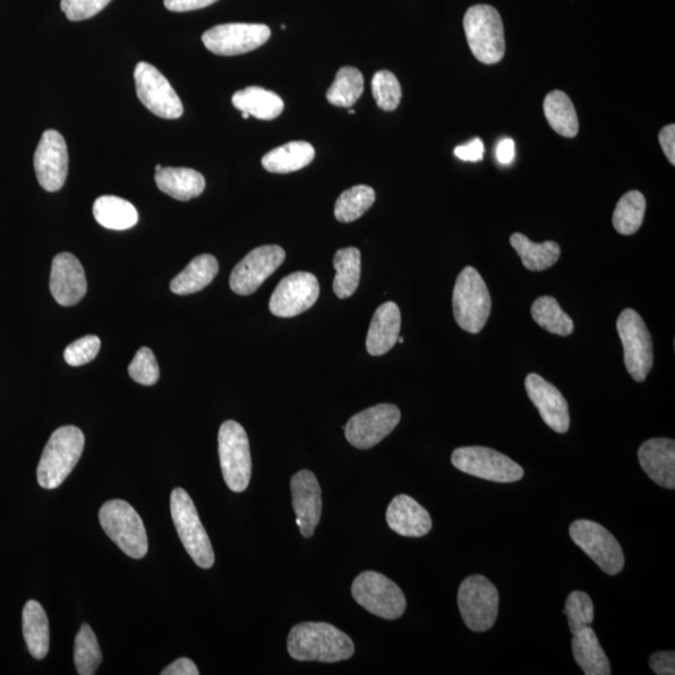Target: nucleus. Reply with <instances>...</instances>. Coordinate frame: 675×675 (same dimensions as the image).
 Listing matches in <instances>:
<instances>
[{"label": "nucleus", "mask_w": 675, "mask_h": 675, "mask_svg": "<svg viewBox=\"0 0 675 675\" xmlns=\"http://www.w3.org/2000/svg\"><path fill=\"white\" fill-rule=\"evenodd\" d=\"M159 190L177 201H191L205 190V179L191 168H161L156 173Z\"/></svg>", "instance_id": "393cba45"}, {"label": "nucleus", "mask_w": 675, "mask_h": 675, "mask_svg": "<svg viewBox=\"0 0 675 675\" xmlns=\"http://www.w3.org/2000/svg\"><path fill=\"white\" fill-rule=\"evenodd\" d=\"M571 647H574L575 660L586 675L612 674L608 656L604 653L591 626L574 636Z\"/></svg>", "instance_id": "c85d7f7f"}, {"label": "nucleus", "mask_w": 675, "mask_h": 675, "mask_svg": "<svg viewBox=\"0 0 675 675\" xmlns=\"http://www.w3.org/2000/svg\"><path fill=\"white\" fill-rule=\"evenodd\" d=\"M375 192L369 185H355L340 194L335 208V216L341 224H352L372 208Z\"/></svg>", "instance_id": "4c0bfd02"}, {"label": "nucleus", "mask_w": 675, "mask_h": 675, "mask_svg": "<svg viewBox=\"0 0 675 675\" xmlns=\"http://www.w3.org/2000/svg\"><path fill=\"white\" fill-rule=\"evenodd\" d=\"M296 523L305 538H311L322 516V491L317 477L311 471H301L290 481Z\"/></svg>", "instance_id": "6ab92c4d"}, {"label": "nucleus", "mask_w": 675, "mask_h": 675, "mask_svg": "<svg viewBox=\"0 0 675 675\" xmlns=\"http://www.w3.org/2000/svg\"><path fill=\"white\" fill-rule=\"evenodd\" d=\"M492 298L484 279L473 267L461 270L453 292V312L458 326L478 335L489 322Z\"/></svg>", "instance_id": "7ed1b4c3"}, {"label": "nucleus", "mask_w": 675, "mask_h": 675, "mask_svg": "<svg viewBox=\"0 0 675 675\" xmlns=\"http://www.w3.org/2000/svg\"><path fill=\"white\" fill-rule=\"evenodd\" d=\"M23 636L33 658L40 661L49 652V622L46 611L37 601H29L23 610Z\"/></svg>", "instance_id": "7c9ffc66"}, {"label": "nucleus", "mask_w": 675, "mask_h": 675, "mask_svg": "<svg viewBox=\"0 0 675 675\" xmlns=\"http://www.w3.org/2000/svg\"><path fill=\"white\" fill-rule=\"evenodd\" d=\"M649 665L658 675H674L675 674V653L658 652L649 660Z\"/></svg>", "instance_id": "a18cd8bd"}, {"label": "nucleus", "mask_w": 675, "mask_h": 675, "mask_svg": "<svg viewBox=\"0 0 675 675\" xmlns=\"http://www.w3.org/2000/svg\"><path fill=\"white\" fill-rule=\"evenodd\" d=\"M103 531L128 557L142 559L148 553V535L143 520L130 503L109 501L99 510Z\"/></svg>", "instance_id": "20e7f679"}, {"label": "nucleus", "mask_w": 675, "mask_h": 675, "mask_svg": "<svg viewBox=\"0 0 675 675\" xmlns=\"http://www.w3.org/2000/svg\"><path fill=\"white\" fill-rule=\"evenodd\" d=\"M354 113H355V112H354V109H350V110H349V114H354Z\"/></svg>", "instance_id": "6e6d98bb"}, {"label": "nucleus", "mask_w": 675, "mask_h": 675, "mask_svg": "<svg viewBox=\"0 0 675 675\" xmlns=\"http://www.w3.org/2000/svg\"><path fill=\"white\" fill-rule=\"evenodd\" d=\"M218 449L221 473L228 489L236 493L244 492L251 482L252 457L243 426L234 421L221 424Z\"/></svg>", "instance_id": "0eeeda50"}, {"label": "nucleus", "mask_w": 675, "mask_h": 675, "mask_svg": "<svg viewBox=\"0 0 675 675\" xmlns=\"http://www.w3.org/2000/svg\"><path fill=\"white\" fill-rule=\"evenodd\" d=\"M399 422L400 410L395 405L374 406L350 418L346 438L358 449H370L387 438Z\"/></svg>", "instance_id": "dca6fc26"}, {"label": "nucleus", "mask_w": 675, "mask_h": 675, "mask_svg": "<svg viewBox=\"0 0 675 675\" xmlns=\"http://www.w3.org/2000/svg\"><path fill=\"white\" fill-rule=\"evenodd\" d=\"M617 330L625 348V363L628 373L636 382L642 383L653 369V343L642 317L635 311H623L617 322Z\"/></svg>", "instance_id": "9b49d317"}, {"label": "nucleus", "mask_w": 675, "mask_h": 675, "mask_svg": "<svg viewBox=\"0 0 675 675\" xmlns=\"http://www.w3.org/2000/svg\"><path fill=\"white\" fill-rule=\"evenodd\" d=\"M286 261V252L279 245H262L246 254L230 275L229 285L238 296H251Z\"/></svg>", "instance_id": "2eb2a0df"}, {"label": "nucleus", "mask_w": 675, "mask_h": 675, "mask_svg": "<svg viewBox=\"0 0 675 675\" xmlns=\"http://www.w3.org/2000/svg\"><path fill=\"white\" fill-rule=\"evenodd\" d=\"M270 29L266 24L228 23L203 34L205 48L217 56H239L258 49L270 38Z\"/></svg>", "instance_id": "ddd939ff"}, {"label": "nucleus", "mask_w": 675, "mask_h": 675, "mask_svg": "<svg viewBox=\"0 0 675 675\" xmlns=\"http://www.w3.org/2000/svg\"><path fill=\"white\" fill-rule=\"evenodd\" d=\"M216 2L218 0H165V5L170 12L183 13L198 11Z\"/></svg>", "instance_id": "49530a36"}, {"label": "nucleus", "mask_w": 675, "mask_h": 675, "mask_svg": "<svg viewBox=\"0 0 675 675\" xmlns=\"http://www.w3.org/2000/svg\"><path fill=\"white\" fill-rule=\"evenodd\" d=\"M128 373L134 382L142 384V386H154L159 379V365L156 355L149 348H141L134 355Z\"/></svg>", "instance_id": "79ce46f5"}, {"label": "nucleus", "mask_w": 675, "mask_h": 675, "mask_svg": "<svg viewBox=\"0 0 675 675\" xmlns=\"http://www.w3.org/2000/svg\"><path fill=\"white\" fill-rule=\"evenodd\" d=\"M451 463L460 472L497 483H515L525 475L515 460L486 447L458 448L453 451Z\"/></svg>", "instance_id": "9d476101"}, {"label": "nucleus", "mask_w": 675, "mask_h": 675, "mask_svg": "<svg viewBox=\"0 0 675 675\" xmlns=\"http://www.w3.org/2000/svg\"><path fill=\"white\" fill-rule=\"evenodd\" d=\"M112 0H62L61 8L67 19L81 22L100 13Z\"/></svg>", "instance_id": "c03bdc74"}, {"label": "nucleus", "mask_w": 675, "mask_h": 675, "mask_svg": "<svg viewBox=\"0 0 675 675\" xmlns=\"http://www.w3.org/2000/svg\"><path fill=\"white\" fill-rule=\"evenodd\" d=\"M458 606L466 626L483 634L490 630L498 618L497 588L483 576L468 577L459 587Z\"/></svg>", "instance_id": "1a4fd4ad"}, {"label": "nucleus", "mask_w": 675, "mask_h": 675, "mask_svg": "<svg viewBox=\"0 0 675 675\" xmlns=\"http://www.w3.org/2000/svg\"><path fill=\"white\" fill-rule=\"evenodd\" d=\"M526 389L545 424L554 432L567 433L570 425L569 407L561 390L535 373L526 378Z\"/></svg>", "instance_id": "412c9836"}, {"label": "nucleus", "mask_w": 675, "mask_h": 675, "mask_svg": "<svg viewBox=\"0 0 675 675\" xmlns=\"http://www.w3.org/2000/svg\"><path fill=\"white\" fill-rule=\"evenodd\" d=\"M456 156L465 161H480L483 159L484 144L481 138H474L465 145H459L455 150Z\"/></svg>", "instance_id": "de8ad7c7"}, {"label": "nucleus", "mask_w": 675, "mask_h": 675, "mask_svg": "<svg viewBox=\"0 0 675 675\" xmlns=\"http://www.w3.org/2000/svg\"><path fill=\"white\" fill-rule=\"evenodd\" d=\"M232 103L242 113L262 119V121H273L285 109V101L277 93L261 87H248L237 92Z\"/></svg>", "instance_id": "cd10ccee"}, {"label": "nucleus", "mask_w": 675, "mask_h": 675, "mask_svg": "<svg viewBox=\"0 0 675 675\" xmlns=\"http://www.w3.org/2000/svg\"><path fill=\"white\" fill-rule=\"evenodd\" d=\"M355 602L377 617L395 620L403 615L407 601L401 589L384 575L366 570L352 586Z\"/></svg>", "instance_id": "6e6552de"}, {"label": "nucleus", "mask_w": 675, "mask_h": 675, "mask_svg": "<svg viewBox=\"0 0 675 675\" xmlns=\"http://www.w3.org/2000/svg\"><path fill=\"white\" fill-rule=\"evenodd\" d=\"M564 613L568 617L571 635L579 634L580 630L591 626L594 620V605L591 596L582 591L570 593Z\"/></svg>", "instance_id": "ea45409f"}, {"label": "nucleus", "mask_w": 675, "mask_h": 675, "mask_svg": "<svg viewBox=\"0 0 675 675\" xmlns=\"http://www.w3.org/2000/svg\"><path fill=\"white\" fill-rule=\"evenodd\" d=\"M372 93L381 109L391 112L398 108L401 99V87L397 76L389 71L375 73L372 81Z\"/></svg>", "instance_id": "a19ab883"}, {"label": "nucleus", "mask_w": 675, "mask_h": 675, "mask_svg": "<svg viewBox=\"0 0 675 675\" xmlns=\"http://www.w3.org/2000/svg\"><path fill=\"white\" fill-rule=\"evenodd\" d=\"M170 513L179 538L196 566L209 569L215 564V551L191 495L182 489H176L170 495Z\"/></svg>", "instance_id": "423d86ee"}, {"label": "nucleus", "mask_w": 675, "mask_h": 675, "mask_svg": "<svg viewBox=\"0 0 675 675\" xmlns=\"http://www.w3.org/2000/svg\"><path fill=\"white\" fill-rule=\"evenodd\" d=\"M387 523L393 532L408 538H421L431 532L432 518L420 503L400 494L387 509Z\"/></svg>", "instance_id": "5701e85b"}, {"label": "nucleus", "mask_w": 675, "mask_h": 675, "mask_svg": "<svg viewBox=\"0 0 675 675\" xmlns=\"http://www.w3.org/2000/svg\"><path fill=\"white\" fill-rule=\"evenodd\" d=\"M509 242L528 270L542 272L549 269L561 258V246L555 242L534 243L522 233L513 234Z\"/></svg>", "instance_id": "2f4dec72"}, {"label": "nucleus", "mask_w": 675, "mask_h": 675, "mask_svg": "<svg viewBox=\"0 0 675 675\" xmlns=\"http://www.w3.org/2000/svg\"><path fill=\"white\" fill-rule=\"evenodd\" d=\"M314 157L312 144L290 142L267 153L262 159V166L270 173L288 174L310 166Z\"/></svg>", "instance_id": "bb28decb"}, {"label": "nucleus", "mask_w": 675, "mask_h": 675, "mask_svg": "<svg viewBox=\"0 0 675 675\" xmlns=\"http://www.w3.org/2000/svg\"><path fill=\"white\" fill-rule=\"evenodd\" d=\"M465 32L473 56L484 64H497L506 53L501 14L495 8L478 4L465 15Z\"/></svg>", "instance_id": "39448f33"}, {"label": "nucleus", "mask_w": 675, "mask_h": 675, "mask_svg": "<svg viewBox=\"0 0 675 675\" xmlns=\"http://www.w3.org/2000/svg\"><path fill=\"white\" fill-rule=\"evenodd\" d=\"M161 675H198L200 671L196 665L188 658H179L178 661L169 664Z\"/></svg>", "instance_id": "8fccbe9b"}, {"label": "nucleus", "mask_w": 675, "mask_h": 675, "mask_svg": "<svg viewBox=\"0 0 675 675\" xmlns=\"http://www.w3.org/2000/svg\"><path fill=\"white\" fill-rule=\"evenodd\" d=\"M532 315L538 326L549 330L552 335L568 337L575 330L574 321L553 297L538 298L532 305Z\"/></svg>", "instance_id": "f704fd0d"}, {"label": "nucleus", "mask_w": 675, "mask_h": 675, "mask_svg": "<svg viewBox=\"0 0 675 675\" xmlns=\"http://www.w3.org/2000/svg\"><path fill=\"white\" fill-rule=\"evenodd\" d=\"M100 346V339L97 336H85L73 341L64 350L67 364L81 366L91 363L98 355Z\"/></svg>", "instance_id": "37998d69"}, {"label": "nucleus", "mask_w": 675, "mask_h": 675, "mask_svg": "<svg viewBox=\"0 0 675 675\" xmlns=\"http://www.w3.org/2000/svg\"><path fill=\"white\" fill-rule=\"evenodd\" d=\"M364 79L361 71L354 67L340 68L335 82L327 92V99L332 106L350 108L362 97Z\"/></svg>", "instance_id": "e433bc0d"}, {"label": "nucleus", "mask_w": 675, "mask_h": 675, "mask_svg": "<svg viewBox=\"0 0 675 675\" xmlns=\"http://www.w3.org/2000/svg\"><path fill=\"white\" fill-rule=\"evenodd\" d=\"M647 209L644 195L631 191L623 195L613 213V226L618 233L631 236L638 232L643 225Z\"/></svg>", "instance_id": "c9c22d12"}, {"label": "nucleus", "mask_w": 675, "mask_h": 675, "mask_svg": "<svg viewBox=\"0 0 675 675\" xmlns=\"http://www.w3.org/2000/svg\"><path fill=\"white\" fill-rule=\"evenodd\" d=\"M333 264L337 270L333 290L340 299L352 297L361 280V252L353 246L345 248L336 253Z\"/></svg>", "instance_id": "72a5a7b5"}, {"label": "nucleus", "mask_w": 675, "mask_h": 675, "mask_svg": "<svg viewBox=\"0 0 675 675\" xmlns=\"http://www.w3.org/2000/svg\"><path fill=\"white\" fill-rule=\"evenodd\" d=\"M87 287L82 263L75 255L61 253L55 256L51 263L50 292L58 304H79L87 293Z\"/></svg>", "instance_id": "aec40b11"}, {"label": "nucleus", "mask_w": 675, "mask_h": 675, "mask_svg": "<svg viewBox=\"0 0 675 675\" xmlns=\"http://www.w3.org/2000/svg\"><path fill=\"white\" fill-rule=\"evenodd\" d=\"M84 444L83 432L74 425L61 426L51 434L37 471L41 489L56 490L63 484L79 465Z\"/></svg>", "instance_id": "f03ea898"}, {"label": "nucleus", "mask_w": 675, "mask_h": 675, "mask_svg": "<svg viewBox=\"0 0 675 675\" xmlns=\"http://www.w3.org/2000/svg\"><path fill=\"white\" fill-rule=\"evenodd\" d=\"M94 218L101 227L112 230H126L138 224V210L131 202L116 195H103L94 202Z\"/></svg>", "instance_id": "c756f323"}, {"label": "nucleus", "mask_w": 675, "mask_h": 675, "mask_svg": "<svg viewBox=\"0 0 675 675\" xmlns=\"http://www.w3.org/2000/svg\"><path fill=\"white\" fill-rule=\"evenodd\" d=\"M288 653L298 662L337 663L352 658L354 643L328 623L305 622L290 630Z\"/></svg>", "instance_id": "f257e3e1"}, {"label": "nucleus", "mask_w": 675, "mask_h": 675, "mask_svg": "<svg viewBox=\"0 0 675 675\" xmlns=\"http://www.w3.org/2000/svg\"><path fill=\"white\" fill-rule=\"evenodd\" d=\"M401 326L399 306L395 302L382 304L373 315L366 350L373 357L384 355L397 345Z\"/></svg>", "instance_id": "b1692460"}, {"label": "nucleus", "mask_w": 675, "mask_h": 675, "mask_svg": "<svg viewBox=\"0 0 675 675\" xmlns=\"http://www.w3.org/2000/svg\"><path fill=\"white\" fill-rule=\"evenodd\" d=\"M516 156V144L510 138L503 140L497 148V158L499 164L508 166Z\"/></svg>", "instance_id": "3c124183"}, {"label": "nucleus", "mask_w": 675, "mask_h": 675, "mask_svg": "<svg viewBox=\"0 0 675 675\" xmlns=\"http://www.w3.org/2000/svg\"><path fill=\"white\" fill-rule=\"evenodd\" d=\"M219 272L215 256L202 254L188 264L185 269L170 281V290L178 296H190L208 287Z\"/></svg>", "instance_id": "a878e982"}, {"label": "nucleus", "mask_w": 675, "mask_h": 675, "mask_svg": "<svg viewBox=\"0 0 675 675\" xmlns=\"http://www.w3.org/2000/svg\"><path fill=\"white\" fill-rule=\"evenodd\" d=\"M640 467L651 480L666 490L675 489V442L649 439L638 450Z\"/></svg>", "instance_id": "4be33fe9"}, {"label": "nucleus", "mask_w": 675, "mask_h": 675, "mask_svg": "<svg viewBox=\"0 0 675 675\" xmlns=\"http://www.w3.org/2000/svg\"><path fill=\"white\" fill-rule=\"evenodd\" d=\"M68 164L70 158L63 135L55 130L43 133L34 153V170L43 190L50 193L62 190L67 181Z\"/></svg>", "instance_id": "a211bd4d"}, {"label": "nucleus", "mask_w": 675, "mask_h": 675, "mask_svg": "<svg viewBox=\"0 0 675 675\" xmlns=\"http://www.w3.org/2000/svg\"><path fill=\"white\" fill-rule=\"evenodd\" d=\"M74 663L76 672L81 675H93L101 663V652L96 635L84 623L79 635L75 637Z\"/></svg>", "instance_id": "58836bf2"}, {"label": "nucleus", "mask_w": 675, "mask_h": 675, "mask_svg": "<svg viewBox=\"0 0 675 675\" xmlns=\"http://www.w3.org/2000/svg\"><path fill=\"white\" fill-rule=\"evenodd\" d=\"M242 117H243V119H248V118H250L251 116H250V114H246V113H242Z\"/></svg>", "instance_id": "5fc2aeb1"}, {"label": "nucleus", "mask_w": 675, "mask_h": 675, "mask_svg": "<svg viewBox=\"0 0 675 675\" xmlns=\"http://www.w3.org/2000/svg\"><path fill=\"white\" fill-rule=\"evenodd\" d=\"M546 121L562 136L575 138L579 131L577 110L566 93L554 91L544 99Z\"/></svg>", "instance_id": "473e14b6"}, {"label": "nucleus", "mask_w": 675, "mask_h": 675, "mask_svg": "<svg viewBox=\"0 0 675 675\" xmlns=\"http://www.w3.org/2000/svg\"><path fill=\"white\" fill-rule=\"evenodd\" d=\"M660 143L671 164L675 165V125H665L660 133Z\"/></svg>", "instance_id": "09e8293b"}, {"label": "nucleus", "mask_w": 675, "mask_h": 675, "mask_svg": "<svg viewBox=\"0 0 675 675\" xmlns=\"http://www.w3.org/2000/svg\"><path fill=\"white\" fill-rule=\"evenodd\" d=\"M397 343L403 345L405 343V338L398 337Z\"/></svg>", "instance_id": "603ef678"}, {"label": "nucleus", "mask_w": 675, "mask_h": 675, "mask_svg": "<svg viewBox=\"0 0 675 675\" xmlns=\"http://www.w3.org/2000/svg\"><path fill=\"white\" fill-rule=\"evenodd\" d=\"M134 81L142 105L153 114L165 119H178L183 116L181 98L156 67L145 62L138 63L135 67Z\"/></svg>", "instance_id": "4468645a"}, {"label": "nucleus", "mask_w": 675, "mask_h": 675, "mask_svg": "<svg viewBox=\"0 0 675 675\" xmlns=\"http://www.w3.org/2000/svg\"><path fill=\"white\" fill-rule=\"evenodd\" d=\"M569 534L604 574L619 575L625 568V554L619 542L603 526L592 520L579 519L570 526Z\"/></svg>", "instance_id": "f8f14e48"}, {"label": "nucleus", "mask_w": 675, "mask_h": 675, "mask_svg": "<svg viewBox=\"0 0 675 675\" xmlns=\"http://www.w3.org/2000/svg\"><path fill=\"white\" fill-rule=\"evenodd\" d=\"M161 168H164V167H161L160 165H158V166L156 167V173H157V172H159V170H160Z\"/></svg>", "instance_id": "864d4df0"}, {"label": "nucleus", "mask_w": 675, "mask_h": 675, "mask_svg": "<svg viewBox=\"0 0 675 675\" xmlns=\"http://www.w3.org/2000/svg\"><path fill=\"white\" fill-rule=\"evenodd\" d=\"M321 288L312 273L297 272L280 280L272 294L269 310L276 317L292 318L318 301Z\"/></svg>", "instance_id": "f3484780"}]
</instances>
